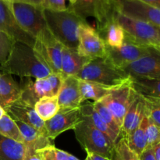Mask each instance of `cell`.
<instances>
[{
    "mask_svg": "<svg viewBox=\"0 0 160 160\" xmlns=\"http://www.w3.org/2000/svg\"><path fill=\"white\" fill-rule=\"evenodd\" d=\"M0 70L20 78L34 79L45 78L52 73L36 57L32 47L19 42H14L6 62L0 67Z\"/></svg>",
    "mask_w": 160,
    "mask_h": 160,
    "instance_id": "6da1fadb",
    "label": "cell"
},
{
    "mask_svg": "<svg viewBox=\"0 0 160 160\" xmlns=\"http://www.w3.org/2000/svg\"><path fill=\"white\" fill-rule=\"evenodd\" d=\"M43 14L48 31L63 46L77 48L79 28L86 20L67 8L63 11L43 9Z\"/></svg>",
    "mask_w": 160,
    "mask_h": 160,
    "instance_id": "7a4b0ae2",
    "label": "cell"
},
{
    "mask_svg": "<svg viewBox=\"0 0 160 160\" xmlns=\"http://www.w3.org/2000/svg\"><path fill=\"white\" fill-rule=\"evenodd\" d=\"M75 78L112 88L130 81L129 75L112 65L106 57L89 60Z\"/></svg>",
    "mask_w": 160,
    "mask_h": 160,
    "instance_id": "3957f363",
    "label": "cell"
},
{
    "mask_svg": "<svg viewBox=\"0 0 160 160\" xmlns=\"http://www.w3.org/2000/svg\"><path fill=\"white\" fill-rule=\"evenodd\" d=\"M116 20L124 31V41L160 50L159 27L128 18L118 12L116 16Z\"/></svg>",
    "mask_w": 160,
    "mask_h": 160,
    "instance_id": "277c9868",
    "label": "cell"
},
{
    "mask_svg": "<svg viewBox=\"0 0 160 160\" xmlns=\"http://www.w3.org/2000/svg\"><path fill=\"white\" fill-rule=\"evenodd\" d=\"M20 82L21 95L20 100L34 106L43 97L56 96L59 92L62 80L60 74L51 73L48 77L39 79L21 78Z\"/></svg>",
    "mask_w": 160,
    "mask_h": 160,
    "instance_id": "5b68a950",
    "label": "cell"
},
{
    "mask_svg": "<svg viewBox=\"0 0 160 160\" xmlns=\"http://www.w3.org/2000/svg\"><path fill=\"white\" fill-rule=\"evenodd\" d=\"M73 131L77 140L86 152L97 153L109 159L115 143L106 134L83 119Z\"/></svg>",
    "mask_w": 160,
    "mask_h": 160,
    "instance_id": "8992f818",
    "label": "cell"
},
{
    "mask_svg": "<svg viewBox=\"0 0 160 160\" xmlns=\"http://www.w3.org/2000/svg\"><path fill=\"white\" fill-rule=\"evenodd\" d=\"M62 48L63 45L47 28L35 38L33 50L36 57L52 73L60 74Z\"/></svg>",
    "mask_w": 160,
    "mask_h": 160,
    "instance_id": "52a82bcc",
    "label": "cell"
},
{
    "mask_svg": "<svg viewBox=\"0 0 160 160\" xmlns=\"http://www.w3.org/2000/svg\"><path fill=\"white\" fill-rule=\"evenodd\" d=\"M9 5L19 26L34 39L48 28L42 6L15 2Z\"/></svg>",
    "mask_w": 160,
    "mask_h": 160,
    "instance_id": "ba28073f",
    "label": "cell"
},
{
    "mask_svg": "<svg viewBox=\"0 0 160 160\" xmlns=\"http://www.w3.org/2000/svg\"><path fill=\"white\" fill-rule=\"evenodd\" d=\"M112 2L117 12L120 15L160 28V9L140 0H112Z\"/></svg>",
    "mask_w": 160,
    "mask_h": 160,
    "instance_id": "9c48e42d",
    "label": "cell"
},
{
    "mask_svg": "<svg viewBox=\"0 0 160 160\" xmlns=\"http://www.w3.org/2000/svg\"><path fill=\"white\" fill-rule=\"evenodd\" d=\"M137 95L131 86L130 78V81L114 88L107 96L100 100L112 112L120 131L125 114Z\"/></svg>",
    "mask_w": 160,
    "mask_h": 160,
    "instance_id": "30bf717a",
    "label": "cell"
},
{
    "mask_svg": "<svg viewBox=\"0 0 160 160\" xmlns=\"http://www.w3.org/2000/svg\"><path fill=\"white\" fill-rule=\"evenodd\" d=\"M67 8L85 20L94 17L97 25L113 18L117 13L112 0H76Z\"/></svg>",
    "mask_w": 160,
    "mask_h": 160,
    "instance_id": "8fae6325",
    "label": "cell"
},
{
    "mask_svg": "<svg viewBox=\"0 0 160 160\" xmlns=\"http://www.w3.org/2000/svg\"><path fill=\"white\" fill-rule=\"evenodd\" d=\"M160 51L154 48L137 45L124 41L120 47H110L106 45L105 57L117 68H123L128 64L150 54L152 52Z\"/></svg>",
    "mask_w": 160,
    "mask_h": 160,
    "instance_id": "7c38bea8",
    "label": "cell"
},
{
    "mask_svg": "<svg viewBox=\"0 0 160 160\" xmlns=\"http://www.w3.org/2000/svg\"><path fill=\"white\" fill-rule=\"evenodd\" d=\"M78 52L82 56L91 59L106 56V44L96 29L86 23H82L78 32Z\"/></svg>",
    "mask_w": 160,
    "mask_h": 160,
    "instance_id": "4fadbf2b",
    "label": "cell"
},
{
    "mask_svg": "<svg viewBox=\"0 0 160 160\" xmlns=\"http://www.w3.org/2000/svg\"><path fill=\"white\" fill-rule=\"evenodd\" d=\"M0 31L9 36L14 42L34 46L35 39L25 32L17 23L12 10L9 2L0 0Z\"/></svg>",
    "mask_w": 160,
    "mask_h": 160,
    "instance_id": "5bb4252c",
    "label": "cell"
},
{
    "mask_svg": "<svg viewBox=\"0 0 160 160\" xmlns=\"http://www.w3.org/2000/svg\"><path fill=\"white\" fill-rule=\"evenodd\" d=\"M82 120L80 108L69 110H59L50 120L45 122L46 135L50 141L69 130H73Z\"/></svg>",
    "mask_w": 160,
    "mask_h": 160,
    "instance_id": "9a60e30c",
    "label": "cell"
},
{
    "mask_svg": "<svg viewBox=\"0 0 160 160\" xmlns=\"http://www.w3.org/2000/svg\"><path fill=\"white\" fill-rule=\"evenodd\" d=\"M121 69L130 77L160 79V51L156 50Z\"/></svg>",
    "mask_w": 160,
    "mask_h": 160,
    "instance_id": "2e32d148",
    "label": "cell"
},
{
    "mask_svg": "<svg viewBox=\"0 0 160 160\" xmlns=\"http://www.w3.org/2000/svg\"><path fill=\"white\" fill-rule=\"evenodd\" d=\"M5 111L12 120L23 122L46 134L45 122L38 117L34 106L18 99L6 108Z\"/></svg>",
    "mask_w": 160,
    "mask_h": 160,
    "instance_id": "e0dca14e",
    "label": "cell"
},
{
    "mask_svg": "<svg viewBox=\"0 0 160 160\" xmlns=\"http://www.w3.org/2000/svg\"><path fill=\"white\" fill-rule=\"evenodd\" d=\"M59 110L80 108L82 104L79 90V79L75 77L63 78L57 94Z\"/></svg>",
    "mask_w": 160,
    "mask_h": 160,
    "instance_id": "ac0fdd59",
    "label": "cell"
},
{
    "mask_svg": "<svg viewBox=\"0 0 160 160\" xmlns=\"http://www.w3.org/2000/svg\"><path fill=\"white\" fill-rule=\"evenodd\" d=\"M145 117V100L142 95L138 94L125 114L122 123L120 138H126L130 133L135 130L141 124Z\"/></svg>",
    "mask_w": 160,
    "mask_h": 160,
    "instance_id": "d6986e66",
    "label": "cell"
},
{
    "mask_svg": "<svg viewBox=\"0 0 160 160\" xmlns=\"http://www.w3.org/2000/svg\"><path fill=\"white\" fill-rule=\"evenodd\" d=\"M89 60V59L80 55L77 48L63 46L62 50L60 75L62 78L76 77Z\"/></svg>",
    "mask_w": 160,
    "mask_h": 160,
    "instance_id": "ffe728a7",
    "label": "cell"
},
{
    "mask_svg": "<svg viewBox=\"0 0 160 160\" xmlns=\"http://www.w3.org/2000/svg\"><path fill=\"white\" fill-rule=\"evenodd\" d=\"M95 29L106 45L118 48L124 42V31L117 21L116 17L98 24Z\"/></svg>",
    "mask_w": 160,
    "mask_h": 160,
    "instance_id": "44dd1931",
    "label": "cell"
},
{
    "mask_svg": "<svg viewBox=\"0 0 160 160\" xmlns=\"http://www.w3.org/2000/svg\"><path fill=\"white\" fill-rule=\"evenodd\" d=\"M20 84L14 81L10 74L0 70V106L6 109L20 98Z\"/></svg>",
    "mask_w": 160,
    "mask_h": 160,
    "instance_id": "7402d4cb",
    "label": "cell"
},
{
    "mask_svg": "<svg viewBox=\"0 0 160 160\" xmlns=\"http://www.w3.org/2000/svg\"><path fill=\"white\" fill-rule=\"evenodd\" d=\"M80 109H81L83 120H85L94 128L106 134L113 143H117L119 139V135L112 131L103 121L102 119L94 109L93 103L89 102H84L80 106Z\"/></svg>",
    "mask_w": 160,
    "mask_h": 160,
    "instance_id": "603a6c76",
    "label": "cell"
},
{
    "mask_svg": "<svg viewBox=\"0 0 160 160\" xmlns=\"http://www.w3.org/2000/svg\"><path fill=\"white\" fill-rule=\"evenodd\" d=\"M114 88H116L108 87L92 81L79 79V90L82 103L88 99L93 100L94 102L100 101L107 96Z\"/></svg>",
    "mask_w": 160,
    "mask_h": 160,
    "instance_id": "cb8c5ba5",
    "label": "cell"
},
{
    "mask_svg": "<svg viewBox=\"0 0 160 160\" xmlns=\"http://www.w3.org/2000/svg\"><path fill=\"white\" fill-rule=\"evenodd\" d=\"M131 84L138 95L145 98H160V79L130 77Z\"/></svg>",
    "mask_w": 160,
    "mask_h": 160,
    "instance_id": "d4e9b609",
    "label": "cell"
},
{
    "mask_svg": "<svg viewBox=\"0 0 160 160\" xmlns=\"http://www.w3.org/2000/svg\"><path fill=\"white\" fill-rule=\"evenodd\" d=\"M25 151L24 144L0 134V160H23Z\"/></svg>",
    "mask_w": 160,
    "mask_h": 160,
    "instance_id": "484cf974",
    "label": "cell"
},
{
    "mask_svg": "<svg viewBox=\"0 0 160 160\" xmlns=\"http://www.w3.org/2000/svg\"><path fill=\"white\" fill-rule=\"evenodd\" d=\"M38 117L44 122L52 118L59 110L57 95L52 97H43L34 106Z\"/></svg>",
    "mask_w": 160,
    "mask_h": 160,
    "instance_id": "4316f807",
    "label": "cell"
},
{
    "mask_svg": "<svg viewBox=\"0 0 160 160\" xmlns=\"http://www.w3.org/2000/svg\"><path fill=\"white\" fill-rule=\"evenodd\" d=\"M125 138L130 148L138 156H140L147 148L146 138H145V131H144L143 125L142 123L135 130L130 133Z\"/></svg>",
    "mask_w": 160,
    "mask_h": 160,
    "instance_id": "83f0119b",
    "label": "cell"
},
{
    "mask_svg": "<svg viewBox=\"0 0 160 160\" xmlns=\"http://www.w3.org/2000/svg\"><path fill=\"white\" fill-rule=\"evenodd\" d=\"M110 160H140L139 156L130 148L125 138H120L111 152Z\"/></svg>",
    "mask_w": 160,
    "mask_h": 160,
    "instance_id": "f1b7e54d",
    "label": "cell"
},
{
    "mask_svg": "<svg viewBox=\"0 0 160 160\" xmlns=\"http://www.w3.org/2000/svg\"><path fill=\"white\" fill-rule=\"evenodd\" d=\"M0 134L23 144L18 127L16 124L15 121L6 113L0 119Z\"/></svg>",
    "mask_w": 160,
    "mask_h": 160,
    "instance_id": "f546056e",
    "label": "cell"
},
{
    "mask_svg": "<svg viewBox=\"0 0 160 160\" xmlns=\"http://www.w3.org/2000/svg\"><path fill=\"white\" fill-rule=\"evenodd\" d=\"M36 151L41 160H80L70 153L56 148L52 144Z\"/></svg>",
    "mask_w": 160,
    "mask_h": 160,
    "instance_id": "4dcf8cb0",
    "label": "cell"
},
{
    "mask_svg": "<svg viewBox=\"0 0 160 160\" xmlns=\"http://www.w3.org/2000/svg\"><path fill=\"white\" fill-rule=\"evenodd\" d=\"M93 107L95 109V110L98 112V115L100 116V117L102 119L103 121L106 123V125L112 131H114L117 135H119V138H120V128L118 126V124H117V121H116L115 118L112 116V112L109 111L107 106L102 101H98L94 102Z\"/></svg>",
    "mask_w": 160,
    "mask_h": 160,
    "instance_id": "1f68e13d",
    "label": "cell"
},
{
    "mask_svg": "<svg viewBox=\"0 0 160 160\" xmlns=\"http://www.w3.org/2000/svg\"><path fill=\"white\" fill-rule=\"evenodd\" d=\"M143 98L145 100V117L156 126L160 127V98Z\"/></svg>",
    "mask_w": 160,
    "mask_h": 160,
    "instance_id": "d6a6232c",
    "label": "cell"
},
{
    "mask_svg": "<svg viewBox=\"0 0 160 160\" xmlns=\"http://www.w3.org/2000/svg\"><path fill=\"white\" fill-rule=\"evenodd\" d=\"M145 131L147 147H152L156 144L160 142L159 127L156 126L148 118L145 117L142 121Z\"/></svg>",
    "mask_w": 160,
    "mask_h": 160,
    "instance_id": "836d02e7",
    "label": "cell"
},
{
    "mask_svg": "<svg viewBox=\"0 0 160 160\" xmlns=\"http://www.w3.org/2000/svg\"><path fill=\"white\" fill-rule=\"evenodd\" d=\"M14 42L12 38L0 31V67L6 62Z\"/></svg>",
    "mask_w": 160,
    "mask_h": 160,
    "instance_id": "e575fe53",
    "label": "cell"
},
{
    "mask_svg": "<svg viewBox=\"0 0 160 160\" xmlns=\"http://www.w3.org/2000/svg\"><path fill=\"white\" fill-rule=\"evenodd\" d=\"M42 8L52 11H63L67 7L65 0H43Z\"/></svg>",
    "mask_w": 160,
    "mask_h": 160,
    "instance_id": "d590c367",
    "label": "cell"
},
{
    "mask_svg": "<svg viewBox=\"0 0 160 160\" xmlns=\"http://www.w3.org/2000/svg\"><path fill=\"white\" fill-rule=\"evenodd\" d=\"M36 150H38V148L34 145H27L23 160H41Z\"/></svg>",
    "mask_w": 160,
    "mask_h": 160,
    "instance_id": "8d00e7d4",
    "label": "cell"
},
{
    "mask_svg": "<svg viewBox=\"0 0 160 160\" xmlns=\"http://www.w3.org/2000/svg\"><path fill=\"white\" fill-rule=\"evenodd\" d=\"M140 160H156L153 156L152 147H147L145 151L139 156Z\"/></svg>",
    "mask_w": 160,
    "mask_h": 160,
    "instance_id": "74e56055",
    "label": "cell"
},
{
    "mask_svg": "<svg viewBox=\"0 0 160 160\" xmlns=\"http://www.w3.org/2000/svg\"><path fill=\"white\" fill-rule=\"evenodd\" d=\"M87 152V157L84 160H110L101 155L97 154V153L91 152Z\"/></svg>",
    "mask_w": 160,
    "mask_h": 160,
    "instance_id": "f35d334b",
    "label": "cell"
},
{
    "mask_svg": "<svg viewBox=\"0 0 160 160\" xmlns=\"http://www.w3.org/2000/svg\"><path fill=\"white\" fill-rule=\"evenodd\" d=\"M6 1L10 2H23L38 6H42V2H43V0H6Z\"/></svg>",
    "mask_w": 160,
    "mask_h": 160,
    "instance_id": "ab89813d",
    "label": "cell"
},
{
    "mask_svg": "<svg viewBox=\"0 0 160 160\" xmlns=\"http://www.w3.org/2000/svg\"><path fill=\"white\" fill-rule=\"evenodd\" d=\"M153 156L156 160H160V142L152 147Z\"/></svg>",
    "mask_w": 160,
    "mask_h": 160,
    "instance_id": "60d3db41",
    "label": "cell"
},
{
    "mask_svg": "<svg viewBox=\"0 0 160 160\" xmlns=\"http://www.w3.org/2000/svg\"><path fill=\"white\" fill-rule=\"evenodd\" d=\"M140 1L147 3L153 7L160 9V0H140Z\"/></svg>",
    "mask_w": 160,
    "mask_h": 160,
    "instance_id": "b9f144b4",
    "label": "cell"
},
{
    "mask_svg": "<svg viewBox=\"0 0 160 160\" xmlns=\"http://www.w3.org/2000/svg\"><path fill=\"white\" fill-rule=\"evenodd\" d=\"M6 113V111H5V109H3L1 106H0V119H1L2 117Z\"/></svg>",
    "mask_w": 160,
    "mask_h": 160,
    "instance_id": "7bdbcfd3",
    "label": "cell"
},
{
    "mask_svg": "<svg viewBox=\"0 0 160 160\" xmlns=\"http://www.w3.org/2000/svg\"><path fill=\"white\" fill-rule=\"evenodd\" d=\"M70 1V4H73L76 2V0H69Z\"/></svg>",
    "mask_w": 160,
    "mask_h": 160,
    "instance_id": "ee69618b",
    "label": "cell"
}]
</instances>
